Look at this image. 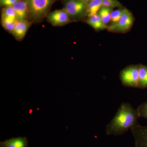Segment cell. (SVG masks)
<instances>
[{
  "label": "cell",
  "mask_w": 147,
  "mask_h": 147,
  "mask_svg": "<svg viewBox=\"0 0 147 147\" xmlns=\"http://www.w3.org/2000/svg\"><path fill=\"white\" fill-rule=\"evenodd\" d=\"M139 118L137 109H134L129 103L122 102L115 115L106 125V134L115 136L122 135L139 124Z\"/></svg>",
  "instance_id": "1"
},
{
  "label": "cell",
  "mask_w": 147,
  "mask_h": 147,
  "mask_svg": "<svg viewBox=\"0 0 147 147\" xmlns=\"http://www.w3.org/2000/svg\"><path fill=\"white\" fill-rule=\"evenodd\" d=\"M29 13L34 21L41 20L46 15L56 0H26Z\"/></svg>",
  "instance_id": "2"
},
{
  "label": "cell",
  "mask_w": 147,
  "mask_h": 147,
  "mask_svg": "<svg viewBox=\"0 0 147 147\" xmlns=\"http://www.w3.org/2000/svg\"><path fill=\"white\" fill-rule=\"evenodd\" d=\"M86 4L80 0H65L63 9L68 13L71 21L81 19L86 14Z\"/></svg>",
  "instance_id": "3"
},
{
  "label": "cell",
  "mask_w": 147,
  "mask_h": 147,
  "mask_svg": "<svg viewBox=\"0 0 147 147\" xmlns=\"http://www.w3.org/2000/svg\"><path fill=\"white\" fill-rule=\"evenodd\" d=\"M139 65L129 66L124 69L120 73L122 84L125 87L138 88Z\"/></svg>",
  "instance_id": "4"
},
{
  "label": "cell",
  "mask_w": 147,
  "mask_h": 147,
  "mask_svg": "<svg viewBox=\"0 0 147 147\" xmlns=\"http://www.w3.org/2000/svg\"><path fill=\"white\" fill-rule=\"evenodd\" d=\"M133 21L132 13L128 9L124 8L119 22L114 26L108 27V30L109 31L115 32H125L131 28Z\"/></svg>",
  "instance_id": "5"
},
{
  "label": "cell",
  "mask_w": 147,
  "mask_h": 147,
  "mask_svg": "<svg viewBox=\"0 0 147 147\" xmlns=\"http://www.w3.org/2000/svg\"><path fill=\"white\" fill-rule=\"evenodd\" d=\"M47 19L50 24L55 26H64L71 21L68 13L63 9L48 13Z\"/></svg>",
  "instance_id": "6"
},
{
  "label": "cell",
  "mask_w": 147,
  "mask_h": 147,
  "mask_svg": "<svg viewBox=\"0 0 147 147\" xmlns=\"http://www.w3.org/2000/svg\"><path fill=\"white\" fill-rule=\"evenodd\" d=\"M135 147H147V126L137 125L131 130Z\"/></svg>",
  "instance_id": "7"
},
{
  "label": "cell",
  "mask_w": 147,
  "mask_h": 147,
  "mask_svg": "<svg viewBox=\"0 0 147 147\" xmlns=\"http://www.w3.org/2000/svg\"><path fill=\"white\" fill-rule=\"evenodd\" d=\"M30 26V23L27 20H19L16 23L14 29L11 33L14 37L21 40L24 38Z\"/></svg>",
  "instance_id": "8"
},
{
  "label": "cell",
  "mask_w": 147,
  "mask_h": 147,
  "mask_svg": "<svg viewBox=\"0 0 147 147\" xmlns=\"http://www.w3.org/2000/svg\"><path fill=\"white\" fill-rule=\"evenodd\" d=\"M15 10L18 20H27L29 13L28 5L26 0H21L12 6Z\"/></svg>",
  "instance_id": "9"
},
{
  "label": "cell",
  "mask_w": 147,
  "mask_h": 147,
  "mask_svg": "<svg viewBox=\"0 0 147 147\" xmlns=\"http://www.w3.org/2000/svg\"><path fill=\"white\" fill-rule=\"evenodd\" d=\"M28 142L26 137L11 138L0 142V147H28Z\"/></svg>",
  "instance_id": "10"
},
{
  "label": "cell",
  "mask_w": 147,
  "mask_h": 147,
  "mask_svg": "<svg viewBox=\"0 0 147 147\" xmlns=\"http://www.w3.org/2000/svg\"><path fill=\"white\" fill-rule=\"evenodd\" d=\"M86 23L96 31L108 29V27L102 22L98 14L88 17Z\"/></svg>",
  "instance_id": "11"
},
{
  "label": "cell",
  "mask_w": 147,
  "mask_h": 147,
  "mask_svg": "<svg viewBox=\"0 0 147 147\" xmlns=\"http://www.w3.org/2000/svg\"><path fill=\"white\" fill-rule=\"evenodd\" d=\"M102 7V0H94L86 4V14L90 17L98 14Z\"/></svg>",
  "instance_id": "12"
},
{
  "label": "cell",
  "mask_w": 147,
  "mask_h": 147,
  "mask_svg": "<svg viewBox=\"0 0 147 147\" xmlns=\"http://www.w3.org/2000/svg\"><path fill=\"white\" fill-rule=\"evenodd\" d=\"M138 88H147V66L139 65Z\"/></svg>",
  "instance_id": "13"
},
{
  "label": "cell",
  "mask_w": 147,
  "mask_h": 147,
  "mask_svg": "<svg viewBox=\"0 0 147 147\" xmlns=\"http://www.w3.org/2000/svg\"><path fill=\"white\" fill-rule=\"evenodd\" d=\"M113 11V8L102 7L98 11V14L105 25H107L111 21V13Z\"/></svg>",
  "instance_id": "14"
},
{
  "label": "cell",
  "mask_w": 147,
  "mask_h": 147,
  "mask_svg": "<svg viewBox=\"0 0 147 147\" xmlns=\"http://www.w3.org/2000/svg\"><path fill=\"white\" fill-rule=\"evenodd\" d=\"M19 20H15L14 19L1 16V23L3 26L8 31L12 32L14 29L16 23Z\"/></svg>",
  "instance_id": "15"
},
{
  "label": "cell",
  "mask_w": 147,
  "mask_h": 147,
  "mask_svg": "<svg viewBox=\"0 0 147 147\" xmlns=\"http://www.w3.org/2000/svg\"><path fill=\"white\" fill-rule=\"evenodd\" d=\"M124 9L123 8H119L116 10H113L111 13V22L110 26H114L117 24L120 19Z\"/></svg>",
  "instance_id": "16"
},
{
  "label": "cell",
  "mask_w": 147,
  "mask_h": 147,
  "mask_svg": "<svg viewBox=\"0 0 147 147\" xmlns=\"http://www.w3.org/2000/svg\"><path fill=\"white\" fill-rule=\"evenodd\" d=\"M2 16L12 18L15 20H18L15 10L12 6L5 7L3 9Z\"/></svg>",
  "instance_id": "17"
},
{
  "label": "cell",
  "mask_w": 147,
  "mask_h": 147,
  "mask_svg": "<svg viewBox=\"0 0 147 147\" xmlns=\"http://www.w3.org/2000/svg\"><path fill=\"white\" fill-rule=\"evenodd\" d=\"M121 3L117 0H102V7L114 8L115 7H121Z\"/></svg>",
  "instance_id": "18"
},
{
  "label": "cell",
  "mask_w": 147,
  "mask_h": 147,
  "mask_svg": "<svg viewBox=\"0 0 147 147\" xmlns=\"http://www.w3.org/2000/svg\"><path fill=\"white\" fill-rule=\"evenodd\" d=\"M137 110L139 118L147 119V101L139 105Z\"/></svg>",
  "instance_id": "19"
},
{
  "label": "cell",
  "mask_w": 147,
  "mask_h": 147,
  "mask_svg": "<svg viewBox=\"0 0 147 147\" xmlns=\"http://www.w3.org/2000/svg\"><path fill=\"white\" fill-rule=\"evenodd\" d=\"M21 0H0L1 6H12L16 3Z\"/></svg>",
  "instance_id": "20"
},
{
  "label": "cell",
  "mask_w": 147,
  "mask_h": 147,
  "mask_svg": "<svg viewBox=\"0 0 147 147\" xmlns=\"http://www.w3.org/2000/svg\"><path fill=\"white\" fill-rule=\"evenodd\" d=\"M80 1H82V2H83L87 4L88 3H90V2L92 1H94V0H80Z\"/></svg>",
  "instance_id": "21"
}]
</instances>
